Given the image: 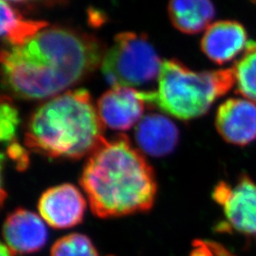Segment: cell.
Masks as SVG:
<instances>
[{
    "label": "cell",
    "mask_w": 256,
    "mask_h": 256,
    "mask_svg": "<svg viewBox=\"0 0 256 256\" xmlns=\"http://www.w3.org/2000/svg\"><path fill=\"white\" fill-rule=\"evenodd\" d=\"M6 2H8L10 4H30V3H34L40 0H4Z\"/></svg>",
    "instance_id": "ffe728a7"
},
{
    "label": "cell",
    "mask_w": 256,
    "mask_h": 256,
    "mask_svg": "<svg viewBox=\"0 0 256 256\" xmlns=\"http://www.w3.org/2000/svg\"><path fill=\"white\" fill-rule=\"evenodd\" d=\"M216 126L220 136L230 144L245 146L256 140V104L230 99L221 104Z\"/></svg>",
    "instance_id": "30bf717a"
},
{
    "label": "cell",
    "mask_w": 256,
    "mask_h": 256,
    "mask_svg": "<svg viewBox=\"0 0 256 256\" xmlns=\"http://www.w3.org/2000/svg\"><path fill=\"white\" fill-rule=\"evenodd\" d=\"M18 124V111L9 96H3L0 108V138L3 142L9 146L16 142Z\"/></svg>",
    "instance_id": "e0dca14e"
},
{
    "label": "cell",
    "mask_w": 256,
    "mask_h": 256,
    "mask_svg": "<svg viewBox=\"0 0 256 256\" xmlns=\"http://www.w3.org/2000/svg\"><path fill=\"white\" fill-rule=\"evenodd\" d=\"M162 62L144 34H120L106 52L101 68L106 82L115 86L138 88L158 79Z\"/></svg>",
    "instance_id": "5b68a950"
},
{
    "label": "cell",
    "mask_w": 256,
    "mask_h": 256,
    "mask_svg": "<svg viewBox=\"0 0 256 256\" xmlns=\"http://www.w3.org/2000/svg\"><path fill=\"white\" fill-rule=\"evenodd\" d=\"M190 256H236L229 250L216 242L196 240L192 243Z\"/></svg>",
    "instance_id": "ac0fdd59"
},
{
    "label": "cell",
    "mask_w": 256,
    "mask_h": 256,
    "mask_svg": "<svg viewBox=\"0 0 256 256\" xmlns=\"http://www.w3.org/2000/svg\"><path fill=\"white\" fill-rule=\"evenodd\" d=\"M104 124L86 90H68L44 102L32 115L26 146L52 158L80 160L101 144Z\"/></svg>",
    "instance_id": "3957f363"
},
{
    "label": "cell",
    "mask_w": 256,
    "mask_h": 256,
    "mask_svg": "<svg viewBox=\"0 0 256 256\" xmlns=\"http://www.w3.org/2000/svg\"><path fill=\"white\" fill-rule=\"evenodd\" d=\"M48 27L45 21L28 20L12 4L1 0V36L10 46H22Z\"/></svg>",
    "instance_id": "5bb4252c"
},
{
    "label": "cell",
    "mask_w": 256,
    "mask_h": 256,
    "mask_svg": "<svg viewBox=\"0 0 256 256\" xmlns=\"http://www.w3.org/2000/svg\"><path fill=\"white\" fill-rule=\"evenodd\" d=\"M101 40L66 27H48L26 44L1 54L2 81L22 100H50L84 81L102 62Z\"/></svg>",
    "instance_id": "6da1fadb"
},
{
    "label": "cell",
    "mask_w": 256,
    "mask_h": 256,
    "mask_svg": "<svg viewBox=\"0 0 256 256\" xmlns=\"http://www.w3.org/2000/svg\"><path fill=\"white\" fill-rule=\"evenodd\" d=\"M135 137L142 153L158 158L174 151L180 133L174 122L169 118L160 114H149L138 124Z\"/></svg>",
    "instance_id": "7c38bea8"
},
{
    "label": "cell",
    "mask_w": 256,
    "mask_h": 256,
    "mask_svg": "<svg viewBox=\"0 0 256 256\" xmlns=\"http://www.w3.org/2000/svg\"><path fill=\"white\" fill-rule=\"evenodd\" d=\"M52 256H99L92 240L80 234L59 239L52 248Z\"/></svg>",
    "instance_id": "2e32d148"
},
{
    "label": "cell",
    "mask_w": 256,
    "mask_h": 256,
    "mask_svg": "<svg viewBox=\"0 0 256 256\" xmlns=\"http://www.w3.org/2000/svg\"><path fill=\"white\" fill-rule=\"evenodd\" d=\"M8 155L18 164L19 169H25L28 164V155L27 151L18 142L12 144L8 147Z\"/></svg>",
    "instance_id": "d6986e66"
},
{
    "label": "cell",
    "mask_w": 256,
    "mask_h": 256,
    "mask_svg": "<svg viewBox=\"0 0 256 256\" xmlns=\"http://www.w3.org/2000/svg\"><path fill=\"white\" fill-rule=\"evenodd\" d=\"M236 84L234 70L196 72L178 60H166L162 66L154 106L176 119H196Z\"/></svg>",
    "instance_id": "277c9868"
},
{
    "label": "cell",
    "mask_w": 256,
    "mask_h": 256,
    "mask_svg": "<svg viewBox=\"0 0 256 256\" xmlns=\"http://www.w3.org/2000/svg\"><path fill=\"white\" fill-rule=\"evenodd\" d=\"M86 208L84 196L72 184L50 188L43 194L38 203L40 216L56 230L70 229L80 224Z\"/></svg>",
    "instance_id": "ba28073f"
},
{
    "label": "cell",
    "mask_w": 256,
    "mask_h": 256,
    "mask_svg": "<svg viewBox=\"0 0 256 256\" xmlns=\"http://www.w3.org/2000/svg\"><path fill=\"white\" fill-rule=\"evenodd\" d=\"M247 32L236 21H220L212 24L202 38L204 54L216 64L232 61L247 48Z\"/></svg>",
    "instance_id": "8fae6325"
},
{
    "label": "cell",
    "mask_w": 256,
    "mask_h": 256,
    "mask_svg": "<svg viewBox=\"0 0 256 256\" xmlns=\"http://www.w3.org/2000/svg\"><path fill=\"white\" fill-rule=\"evenodd\" d=\"M250 1H252V2H254V3H256V0H250Z\"/></svg>",
    "instance_id": "7402d4cb"
},
{
    "label": "cell",
    "mask_w": 256,
    "mask_h": 256,
    "mask_svg": "<svg viewBox=\"0 0 256 256\" xmlns=\"http://www.w3.org/2000/svg\"><path fill=\"white\" fill-rule=\"evenodd\" d=\"M155 102V92H140L133 88L115 86L97 102V110L104 126L126 131L144 117L147 104Z\"/></svg>",
    "instance_id": "8992f818"
},
{
    "label": "cell",
    "mask_w": 256,
    "mask_h": 256,
    "mask_svg": "<svg viewBox=\"0 0 256 256\" xmlns=\"http://www.w3.org/2000/svg\"><path fill=\"white\" fill-rule=\"evenodd\" d=\"M234 70L238 92L256 104V42H248L245 54Z\"/></svg>",
    "instance_id": "9a60e30c"
},
{
    "label": "cell",
    "mask_w": 256,
    "mask_h": 256,
    "mask_svg": "<svg viewBox=\"0 0 256 256\" xmlns=\"http://www.w3.org/2000/svg\"><path fill=\"white\" fill-rule=\"evenodd\" d=\"M5 245L14 256L30 254L46 245L48 232L45 221L30 210L18 209L12 212L4 223Z\"/></svg>",
    "instance_id": "9c48e42d"
},
{
    "label": "cell",
    "mask_w": 256,
    "mask_h": 256,
    "mask_svg": "<svg viewBox=\"0 0 256 256\" xmlns=\"http://www.w3.org/2000/svg\"><path fill=\"white\" fill-rule=\"evenodd\" d=\"M1 256H14V254L10 250L9 248L7 247L5 244L1 245V252H0Z\"/></svg>",
    "instance_id": "44dd1931"
},
{
    "label": "cell",
    "mask_w": 256,
    "mask_h": 256,
    "mask_svg": "<svg viewBox=\"0 0 256 256\" xmlns=\"http://www.w3.org/2000/svg\"><path fill=\"white\" fill-rule=\"evenodd\" d=\"M168 14L178 30L196 34L210 27L216 9L212 0H170Z\"/></svg>",
    "instance_id": "4fadbf2b"
},
{
    "label": "cell",
    "mask_w": 256,
    "mask_h": 256,
    "mask_svg": "<svg viewBox=\"0 0 256 256\" xmlns=\"http://www.w3.org/2000/svg\"><path fill=\"white\" fill-rule=\"evenodd\" d=\"M212 198L234 229L256 238V183L248 176H242L234 185L220 182Z\"/></svg>",
    "instance_id": "52a82bcc"
},
{
    "label": "cell",
    "mask_w": 256,
    "mask_h": 256,
    "mask_svg": "<svg viewBox=\"0 0 256 256\" xmlns=\"http://www.w3.org/2000/svg\"><path fill=\"white\" fill-rule=\"evenodd\" d=\"M81 185L100 218L147 212L158 190L153 168L126 135L102 140L88 156Z\"/></svg>",
    "instance_id": "7a4b0ae2"
}]
</instances>
